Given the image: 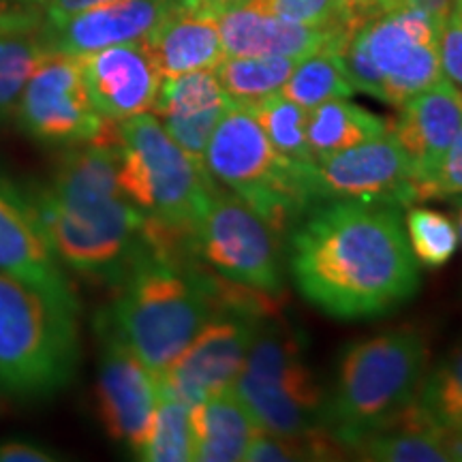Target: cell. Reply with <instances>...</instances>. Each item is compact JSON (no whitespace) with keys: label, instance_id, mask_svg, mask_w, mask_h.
<instances>
[{"label":"cell","instance_id":"cell-6","mask_svg":"<svg viewBox=\"0 0 462 462\" xmlns=\"http://www.w3.org/2000/svg\"><path fill=\"white\" fill-rule=\"evenodd\" d=\"M315 163H296L281 154L248 106L229 103L204 154V170L246 201L276 234L291 227L315 204L310 182Z\"/></svg>","mask_w":462,"mask_h":462},{"label":"cell","instance_id":"cell-26","mask_svg":"<svg viewBox=\"0 0 462 462\" xmlns=\"http://www.w3.org/2000/svg\"><path fill=\"white\" fill-rule=\"evenodd\" d=\"M298 60L287 56H225L215 73L229 101L251 106L281 92Z\"/></svg>","mask_w":462,"mask_h":462},{"label":"cell","instance_id":"cell-25","mask_svg":"<svg viewBox=\"0 0 462 462\" xmlns=\"http://www.w3.org/2000/svg\"><path fill=\"white\" fill-rule=\"evenodd\" d=\"M345 37L334 39L321 50L300 58L281 88V95L304 109H313L330 99H351L356 88L346 79L343 60H340V43Z\"/></svg>","mask_w":462,"mask_h":462},{"label":"cell","instance_id":"cell-9","mask_svg":"<svg viewBox=\"0 0 462 462\" xmlns=\"http://www.w3.org/2000/svg\"><path fill=\"white\" fill-rule=\"evenodd\" d=\"M231 390L265 432L296 437L321 429L326 396L298 338L281 328H257Z\"/></svg>","mask_w":462,"mask_h":462},{"label":"cell","instance_id":"cell-36","mask_svg":"<svg viewBox=\"0 0 462 462\" xmlns=\"http://www.w3.org/2000/svg\"><path fill=\"white\" fill-rule=\"evenodd\" d=\"M456 0H401L396 7H409V9H418L421 14L430 15L432 20H437L439 24H446L449 11H452Z\"/></svg>","mask_w":462,"mask_h":462},{"label":"cell","instance_id":"cell-5","mask_svg":"<svg viewBox=\"0 0 462 462\" xmlns=\"http://www.w3.org/2000/svg\"><path fill=\"white\" fill-rule=\"evenodd\" d=\"M79 364L78 300L0 270V388L45 398L67 388Z\"/></svg>","mask_w":462,"mask_h":462},{"label":"cell","instance_id":"cell-1","mask_svg":"<svg viewBox=\"0 0 462 462\" xmlns=\"http://www.w3.org/2000/svg\"><path fill=\"white\" fill-rule=\"evenodd\" d=\"M289 268L310 304L343 321L392 313L421 281L401 210L354 199L313 210L293 229Z\"/></svg>","mask_w":462,"mask_h":462},{"label":"cell","instance_id":"cell-35","mask_svg":"<svg viewBox=\"0 0 462 462\" xmlns=\"http://www.w3.org/2000/svg\"><path fill=\"white\" fill-rule=\"evenodd\" d=\"M109 3H116V0H43V24H56V22L69 20V17L103 7V5Z\"/></svg>","mask_w":462,"mask_h":462},{"label":"cell","instance_id":"cell-2","mask_svg":"<svg viewBox=\"0 0 462 462\" xmlns=\"http://www.w3.org/2000/svg\"><path fill=\"white\" fill-rule=\"evenodd\" d=\"M26 193L51 253L75 274L118 287L148 248L146 217L118 184L116 123L69 146L50 180Z\"/></svg>","mask_w":462,"mask_h":462},{"label":"cell","instance_id":"cell-41","mask_svg":"<svg viewBox=\"0 0 462 462\" xmlns=\"http://www.w3.org/2000/svg\"><path fill=\"white\" fill-rule=\"evenodd\" d=\"M458 439H460V446H462V430L458 432Z\"/></svg>","mask_w":462,"mask_h":462},{"label":"cell","instance_id":"cell-27","mask_svg":"<svg viewBox=\"0 0 462 462\" xmlns=\"http://www.w3.org/2000/svg\"><path fill=\"white\" fill-rule=\"evenodd\" d=\"M248 109L268 135L270 143L281 154L296 161V163H315L313 152L306 142V114H309V109L282 97L281 92L251 103Z\"/></svg>","mask_w":462,"mask_h":462},{"label":"cell","instance_id":"cell-7","mask_svg":"<svg viewBox=\"0 0 462 462\" xmlns=\"http://www.w3.org/2000/svg\"><path fill=\"white\" fill-rule=\"evenodd\" d=\"M118 184L143 217L195 236L215 182L171 140L157 116L140 114L116 123Z\"/></svg>","mask_w":462,"mask_h":462},{"label":"cell","instance_id":"cell-8","mask_svg":"<svg viewBox=\"0 0 462 462\" xmlns=\"http://www.w3.org/2000/svg\"><path fill=\"white\" fill-rule=\"evenodd\" d=\"M443 26L418 9L394 7L351 28L340 43L356 92L401 107L443 78Z\"/></svg>","mask_w":462,"mask_h":462},{"label":"cell","instance_id":"cell-34","mask_svg":"<svg viewBox=\"0 0 462 462\" xmlns=\"http://www.w3.org/2000/svg\"><path fill=\"white\" fill-rule=\"evenodd\" d=\"M58 456L50 448L37 441H24V439H7L0 441V462H51Z\"/></svg>","mask_w":462,"mask_h":462},{"label":"cell","instance_id":"cell-37","mask_svg":"<svg viewBox=\"0 0 462 462\" xmlns=\"http://www.w3.org/2000/svg\"><path fill=\"white\" fill-rule=\"evenodd\" d=\"M401 0H354V14H356V22L368 20V17L383 14V11L394 9Z\"/></svg>","mask_w":462,"mask_h":462},{"label":"cell","instance_id":"cell-11","mask_svg":"<svg viewBox=\"0 0 462 462\" xmlns=\"http://www.w3.org/2000/svg\"><path fill=\"white\" fill-rule=\"evenodd\" d=\"M17 129L45 146H78L112 125L92 106L79 58L48 51L34 69L15 107Z\"/></svg>","mask_w":462,"mask_h":462},{"label":"cell","instance_id":"cell-22","mask_svg":"<svg viewBox=\"0 0 462 462\" xmlns=\"http://www.w3.org/2000/svg\"><path fill=\"white\" fill-rule=\"evenodd\" d=\"M257 430L255 420L234 394V390L221 392L190 407L193 460H242Z\"/></svg>","mask_w":462,"mask_h":462},{"label":"cell","instance_id":"cell-13","mask_svg":"<svg viewBox=\"0 0 462 462\" xmlns=\"http://www.w3.org/2000/svg\"><path fill=\"white\" fill-rule=\"evenodd\" d=\"M257 319L234 313H215L198 337L159 374L161 396L176 398L189 407L231 390L245 366Z\"/></svg>","mask_w":462,"mask_h":462},{"label":"cell","instance_id":"cell-20","mask_svg":"<svg viewBox=\"0 0 462 462\" xmlns=\"http://www.w3.org/2000/svg\"><path fill=\"white\" fill-rule=\"evenodd\" d=\"M217 17L225 56L304 58L349 32L285 20L265 9L259 0H245Z\"/></svg>","mask_w":462,"mask_h":462},{"label":"cell","instance_id":"cell-16","mask_svg":"<svg viewBox=\"0 0 462 462\" xmlns=\"http://www.w3.org/2000/svg\"><path fill=\"white\" fill-rule=\"evenodd\" d=\"M84 84L92 106L109 123L152 112L161 75L143 42H131L82 54Z\"/></svg>","mask_w":462,"mask_h":462},{"label":"cell","instance_id":"cell-21","mask_svg":"<svg viewBox=\"0 0 462 462\" xmlns=\"http://www.w3.org/2000/svg\"><path fill=\"white\" fill-rule=\"evenodd\" d=\"M161 79L217 69L225 58L218 17L178 0L176 7L142 39Z\"/></svg>","mask_w":462,"mask_h":462},{"label":"cell","instance_id":"cell-4","mask_svg":"<svg viewBox=\"0 0 462 462\" xmlns=\"http://www.w3.org/2000/svg\"><path fill=\"white\" fill-rule=\"evenodd\" d=\"M429 346L415 328H396L351 343L343 351L321 426L343 448H356L418 398Z\"/></svg>","mask_w":462,"mask_h":462},{"label":"cell","instance_id":"cell-38","mask_svg":"<svg viewBox=\"0 0 462 462\" xmlns=\"http://www.w3.org/2000/svg\"><path fill=\"white\" fill-rule=\"evenodd\" d=\"M184 3L195 5V7L206 9V11H210V14L218 15V14H223V11L236 7V5H242L245 0H184Z\"/></svg>","mask_w":462,"mask_h":462},{"label":"cell","instance_id":"cell-19","mask_svg":"<svg viewBox=\"0 0 462 462\" xmlns=\"http://www.w3.org/2000/svg\"><path fill=\"white\" fill-rule=\"evenodd\" d=\"M229 103L215 69H204L161 79L152 112L171 140L204 167L208 142Z\"/></svg>","mask_w":462,"mask_h":462},{"label":"cell","instance_id":"cell-18","mask_svg":"<svg viewBox=\"0 0 462 462\" xmlns=\"http://www.w3.org/2000/svg\"><path fill=\"white\" fill-rule=\"evenodd\" d=\"M178 0H116L103 7L43 24L48 50L82 56L109 45L142 42Z\"/></svg>","mask_w":462,"mask_h":462},{"label":"cell","instance_id":"cell-3","mask_svg":"<svg viewBox=\"0 0 462 462\" xmlns=\"http://www.w3.org/2000/svg\"><path fill=\"white\" fill-rule=\"evenodd\" d=\"M103 315L159 377L215 315L212 279L184 257L163 255L148 245Z\"/></svg>","mask_w":462,"mask_h":462},{"label":"cell","instance_id":"cell-31","mask_svg":"<svg viewBox=\"0 0 462 462\" xmlns=\"http://www.w3.org/2000/svg\"><path fill=\"white\" fill-rule=\"evenodd\" d=\"M265 9L304 26L351 31L357 26L354 0H259Z\"/></svg>","mask_w":462,"mask_h":462},{"label":"cell","instance_id":"cell-12","mask_svg":"<svg viewBox=\"0 0 462 462\" xmlns=\"http://www.w3.org/2000/svg\"><path fill=\"white\" fill-rule=\"evenodd\" d=\"M310 182L317 201L354 199L396 208H409L418 201L411 161L390 131L317 159Z\"/></svg>","mask_w":462,"mask_h":462},{"label":"cell","instance_id":"cell-17","mask_svg":"<svg viewBox=\"0 0 462 462\" xmlns=\"http://www.w3.org/2000/svg\"><path fill=\"white\" fill-rule=\"evenodd\" d=\"M0 270L42 287L54 296L75 300L65 268L45 240L26 189L0 171Z\"/></svg>","mask_w":462,"mask_h":462},{"label":"cell","instance_id":"cell-29","mask_svg":"<svg viewBox=\"0 0 462 462\" xmlns=\"http://www.w3.org/2000/svg\"><path fill=\"white\" fill-rule=\"evenodd\" d=\"M415 401L441 429L462 430V343L426 374Z\"/></svg>","mask_w":462,"mask_h":462},{"label":"cell","instance_id":"cell-33","mask_svg":"<svg viewBox=\"0 0 462 462\" xmlns=\"http://www.w3.org/2000/svg\"><path fill=\"white\" fill-rule=\"evenodd\" d=\"M443 75L462 88V0H456L441 31Z\"/></svg>","mask_w":462,"mask_h":462},{"label":"cell","instance_id":"cell-10","mask_svg":"<svg viewBox=\"0 0 462 462\" xmlns=\"http://www.w3.org/2000/svg\"><path fill=\"white\" fill-rule=\"evenodd\" d=\"M193 246L221 279L273 296L282 289L276 231L231 190L212 189Z\"/></svg>","mask_w":462,"mask_h":462},{"label":"cell","instance_id":"cell-39","mask_svg":"<svg viewBox=\"0 0 462 462\" xmlns=\"http://www.w3.org/2000/svg\"><path fill=\"white\" fill-rule=\"evenodd\" d=\"M456 229H458V240L462 242V199L458 201V208H456Z\"/></svg>","mask_w":462,"mask_h":462},{"label":"cell","instance_id":"cell-15","mask_svg":"<svg viewBox=\"0 0 462 462\" xmlns=\"http://www.w3.org/2000/svg\"><path fill=\"white\" fill-rule=\"evenodd\" d=\"M460 126L462 88L449 82L446 75L404 101L398 118L390 123V133L411 161L418 201H424L426 189Z\"/></svg>","mask_w":462,"mask_h":462},{"label":"cell","instance_id":"cell-30","mask_svg":"<svg viewBox=\"0 0 462 462\" xmlns=\"http://www.w3.org/2000/svg\"><path fill=\"white\" fill-rule=\"evenodd\" d=\"M404 231L415 259L426 268L446 265L460 242L452 218L429 208H409Z\"/></svg>","mask_w":462,"mask_h":462},{"label":"cell","instance_id":"cell-14","mask_svg":"<svg viewBox=\"0 0 462 462\" xmlns=\"http://www.w3.org/2000/svg\"><path fill=\"white\" fill-rule=\"evenodd\" d=\"M101 338L97 404L107 435L140 454L159 404V381L114 332L106 315L97 319Z\"/></svg>","mask_w":462,"mask_h":462},{"label":"cell","instance_id":"cell-32","mask_svg":"<svg viewBox=\"0 0 462 462\" xmlns=\"http://www.w3.org/2000/svg\"><path fill=\"white\" fill-rule=\"evenodd\" d=\"M462 195V126L454 142L443 154L435 176L426 189V199H443V198H458Z\"/></svg>","mask_w":462,"mask_h":462},{"label":"cell","instance_id":"cell-24","mask_svg":"<svg viewBox=\"0 0 462 462\" xmlns=\"http://www.w3.org/2000/svg\"><path fill=\"white\" fill-rule=\"evenodd\" d=\"M390 131V120L346 99H330L306 114V142L315 161Z\"/></svg>","mask_w":462,"mask_h":462},{"label":"cell","instance_id":"cell-28","mask_svg":"<svg viewBox=\"0 0 462 462\" xmlns=\"http://www.w3.org/2000/svg\"><path fill=\"white\" fill-rule=\"evenodd\" d=\"M137 458L148 462L193 460L190 407L170 396H159L157 411Z\"/></svg>","mask_w":462,"mask_h":462},{"label":"cell","instance_id":"cell-40","mask_svg":"<svg viewBox=\"0 0 462 462\" xmlns=\"http://www.w3.org/2000/svg\"><path fill=\"white\" fill-rule=\"evenodd\" d=\"M22 3H37V0H22Z\"/></svg>","mask_w":462,"mask_h":462},{"label":"cell","instance_id":"cell-23","mask_svg":"<svg viewBox=\"0 0 462 462\" xmlns=\"http://www.w3.org/2000/svg\"><path fill=\"white\" fill-rule=\"evenodd\" d=\"M48 51L42 9L0 7V120L15 114L26 82Z\"/></svg>","mask_w":462,"mask_h":462}]
</instances>
